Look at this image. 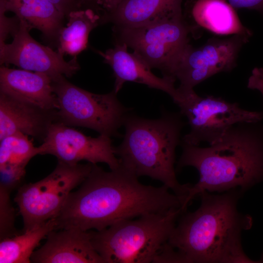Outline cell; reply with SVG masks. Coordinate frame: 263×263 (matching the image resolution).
<instances>
[{"label":"cell","instance_id":"cell-22","mask_svg":"<svg viewBox=\"0 0 263 263\" xmlns=\"http://www.w3.org/2000/svg\"><path fill=\"white\" fill-rule=\"evenodd\" d=\"M28 135L16 133L0 140V166L13 164L26 166L35 156L39 154Z\"/></svg>","mask_w":263,"mask_h":263},{"label":"cell","instance_id":"cell-7","mask_svg":"<svg viewBox=\"0 0 263 263\" xmlns=\"http://www.w3.org/2000/svg\"><path fill=\"white\" fill-rule=\"evenodd\" d=\"M93 165L58 162L54 170L43 179L19 187L14 201L22 217V232L55 218L72 190L88 176Z\"/></svg>","mask_w":263,"mask_h":263},{"label":"cell","instance_id":"cell-28","mask_svg":"<svg viewBox=\"0 0 263 263\" xmlns=\"http://www.w3.org/2000/svg\"><path fill=\"white\" fill-rule=\"evenodd\" d=\"M59 11V12L63 15H68V14L72 11L75 10L73 9L74 5L75 4V0H48Z\"/></svg>","mask_w":263,"mask_h":263},{"label":"cell","instance_id":"cell-18","mask_svg":"<svg viewBox=\"0 0 263 263\" xmlns=\"http://www.w3.org/2000/svg\"><path fill=\"white\" fill-rule=\"evenodd\" d=\"M184 0H123L111 15L114 26L136 27L182 16Z\"/></svg>","mask_w":263,"mask_h":263},{"label":"cell","instance_id":"cell-2","mask_svg":"<svg viewBox=\"0 0 263 263\" xmlns=\"http://www.w3.org/2000/svg\"><path fill=\"white\" fill-rule=\"evenodd\" d=\"M242 122L231 127L206 147L181 143L177 169L195 168L198 182L190 186L183 206L204 192L245 189L263 180V126Z\"/></svg>","mask_w":263,"mask_h":263},{"label":"cell","instance_id":"cell-8","mask_svg":"<svg viewBox=\"0 0 263 263\" xmlns=\"http://www.w3.org/2000/svg\"><path fill=\"white\" fill-rule=\"evenodd\" d=\"M175 103L190 127L181 143L190 145L199 146L202 142L211 144L236 123L263 119V112L245 110L222 97L201 96L194 90L179 94Z\"/></svg>","mask_w":263,"mask_h":263},{"label":"cell","instance_id":"cell-3","mask_svg":"<svg viewBox=\"0 0 263 263\" xmlns=\"http://www.w3.org/2000/svg\"><path fill=\"white\" fill-rule=\"evenodd\" d=\"M200 195V207L180 220L167 243L176 263L253 262L241 242V231L251 220L238 212L237 194Z\"/></svg>","mask_w":263,"mask_h":263},{"label":"cell","instance_id":"cell-29","mask_svg":"<svg viewBox=\"0 0 263 263\" xmlns=\"http://www.w3.org/2000/svg\"><path fill=\"white\" fill-rule=\"evenodd\" d=\"M99 6L112 14L117 8L123 0H94Z\"/></svg>","mask_w":263,"mask_h":263},{"label":"cell","instance_id":"cell-9","mask_svg":"<svg viewBox=\"0 0 263 263\" xmlns=\"http://www.w3.org/2000/svg\"><path fill=\"white\" fill-rule=\"evenodd\" d=\"M118 42L125 43L151 69L166 76L177 57L189 44L191 31L183 15L170 19L136 27L114 26Z\"/></svg>","mask_w":263,"mask_h":263},{"label":"cell","instance_id":"cell-27","mask_svg":"<svg viewBox=\"0 0 263 263\" xmlns=\"http://www.w3.org/2000/svg\"><path fill=\"white\" fill-rule=\"evenodd\" d=\"M247 86L250 89L259 91L263 98V71L253 73L248 78Z\"/></svg>","mask_w":263,"mask_h":263},{"label":"cell","instance_id":"cell-23","mask_svg":"<svg viewBox=\"0 0 263 263\" xmlns=\"http://www.w3.org/2000/svg\"><path fill=\"white\" fill-rule=\"evenodd\" d=\"M10 192L0 188V240L16 234L14 210L10 202Z\"/></svg>","mask_w":263,"mask_h":263},{"label":"cell","instance_id":"cell-5","mask_svg":"<svg viewBox=\"0 0 263 263\" xmlns=\"http://www.w3.org/2000/svg\"><path fill=\"white\" fill-rule=\"evenodd\" d=\"M182 208L151 213L92 231V244L104 263H155Z\"/></svg>","mask_w":263,"mask_h":263},{"label":"cell","instance_id":"cell-17","mask_svg":"<svg viewBox=\"0 0 263 263\" xmlns=\"http://www.w3.org/2000/svg\"><path fill=\"white\" fill-rule=\"evenodd\" d=\"M185 7L183 18L192 35L203 27L218 35L252 36L226 0H186Z\"/></svg>","mask_w":263,"mask_h":263},{"label":"cell","instance_id":"cell-12","mask_svg":"<svg viewBox=\"0 0 263 263\" xmlns=\"http://www.w3.org/2000/svg\"><path fill=\"white\" fill-rule=\"evenodd\" d=\"M19 20L12 42L0 44L1 65L13 64L23 70L44 73L52 80L62 75L71 77L79 70L76 56L66 61L57 51L34 39L26 23L22 19Z\"/></svg>","mask_w":263,"mask_h":263},{"label":"cell","instance_id":"cell-1","mask_svg":"<svg viewBox=\"0 0 263 263\" xmlns=\"http://www.w3.org/2000/svg\"><path fill=\"white\" fill-rule=\"evenodd\" d=\"M75 191L72 192L55 217L56 230L100 231L122 221L182 208L184 198L163 185L139 182L121 166L106 171L96 164ZM183 210V209H182Z\"/></svg>","mask_w":263,"mask_h":263},{"label":"cell","instance_id":"cell-11","mask_svg":"<svg viewBox=\"0 0 263 263\" xmlns=\"http://www.w3.org/2000/svg\"><path fill=\"white\" fill-rule=\"evenodd\" d=\"M42 141L38 146L39 154L54 155L58 162L69 165L81 161L93 164L104 163L111 170L120 166L111 137L107 135L92 137L55 121L48 128Z\"/></svg>","mask_w":263,"mask_h":263},{"label":"cell","instance_id":"cell-19","mask_svg":"<svg viewBox=\"0 0 263 263\" xmlns=\"http://www.w3.org/2000/svg\"><path fill=\"white\" fill-rule=\"evenodd\" d=\"M0 9L14 12L29 29H36L46 38L58 37L64 16L48 0H0Z\"/></svg>","mask_w":263,"mask_h":263},{"label":"cell","instance_id":"cell-16","mask_svg":"<svg viewBox=\"0 0 263 263\" xmlns=\"http://www.w3.org/2000/svg\"><path fill=\"white\" fill-rule=\"evenodd\" d=\"M56 110L48 111L0 93V140L16 133L41 139L57 121Z\"/></svg>","mask_w":263,"mask_h":263},{"label":"cell","instance_id":"cell-21","mask_svg":"<svg viewBox=\"0 0 263 263\" xmlns=\"http://www.w3.org/2000/svg\"><path fill=\"white\" fill-rule=\"evenodd\" d=\"M55 218L30 230L0 240V263H30L35 249L56 229Z\"/></svg>","mask_w":263,"mask_h":263},{"label":"cell","instance_id":"cell-25","mask_svg":"<svg viewBox=\"0 0 263 263\" xmlns=\"http://www.w3.org/2000/svg\"><path fill=\"white\" fill-rule=\"evenodd\" d=\"M5 13L3 10L0 9V44L5 42V40L10 34L14 35L18 30L19 23L17 17L16 19L7 17Z\"/></svg>","mask_w":263,"mask_h":263},{"label":"cell","instance_id":"cell-15","mask_svg":"<svg viewBox=\"0 0 263 263\" xmlns=\"http://www.w3.org/2000/svg\"><path fill=\"white\" fill-rule=\"evenodd\" d=\"M52 81L44 73L3 65L0 68V93L48 111L58 107Z\"/></svg>","mask_w":263,"mask_h":263},{"label":"cell","instance_id":"cell-24","mask_svg":"<svg viewBox=\"0 0 263 263\" xmlns=\"http://www.w3.org/2000/svg\"><path fill=\"white\" fill-rule=\"evenodd\" d=\"M25 168L13 164L0 166V188L11 192L18 188L25 175Z\"/></svg>","mask_w":263,"mask_h":263},{"label":"cell","instance_id":"cell-20","mask_svg":"<svg viewBox=\"0 0 263 263\" xmlns=\"http://www.w3.org/2000/svg\"><path fill=\"white\" fill-rule=\"evenodd\" d=\"M67 17L66 26L59 32L57 51L63 56H75L87 48L89 35L98 25L100 17L90 9L73 10Z\"/></svg>","mask_w":263,"mask_h":263},{"label":"cell","instance_id":"cell-6","mask_svg":"<svg viewBox=\"0 0 263 263\" xmlns=\"http://www.w3.org/2000/svg\"><path fill=\"white\" fill-rule=\"evenodd\" d=\"M62 75L52 79L58 103L57 121L69 126L89 128L110 137L119 136L129 109L117 98L113 90L96 94L71 83Z\"/></svg>","mask_w":263,"mask_h":263},{"label":"cell","instance_id":"cell-14","mask_svg":"<svg viewBox=\"0 0 263 263\" xmlns=\"http://www.w3.org/2000/svg\"><path fill=\"white\" fill-rule=\"evenodd\" d=\"M127 45L116 42L113 48L104 52L98 51L104 63L111 67L115 82L114 91L117 94L126 82H133L147 85L167 93L174 102L178 98L175 79L167 76L159 77L151 68L134 52L128 51Z\"/></svg>","mask_w":263,"mask_h":263},{"label":"cell","instance_id":"cell-26","mask_svg":"<svg viewBox=\"0 0 263 263\" xmlns=\"http://www.w3.org/2000/svg\"><path fill=\"white\" fill-rule=\"evenodd\" d=\"M235 8L255 10L263 14V0H226Z\"/></svg>","mask_w":263,"mask_h":263},{"label":"cell","instance_id":"cell-10","mask_svg":"<svg viewBox=\"0 0 263 263\" xmlns=\"http://www.w3.org/2000/svg\"><path fill=\"white\" fill-rule=\"evenodd\" d=\"M250 37L236 34L225 38H211L199 47L188 44L166 76L179 81L178 93L193 90L195 86L213 75L233 70L242 47Z\"/></svg>","mask_w":263,"mask_h":263},{"label":"cell","instance_id":"cell-4","mask_svg":"<svg viewBox=\"0 0 263 263\" xmlns=\"http://www.w3.org/2000/svg\"><path fill=\"white\" fill-rule=\"evenodd\" d=\"M182 116L165 112L158 119H148L128 114L123 140L115 147V154L120 165L137 177L158 180L186 198L191 185L179 184L174 169L175 150L185 125Z\"/></svg>","mask_w":263,"mask_h":263},{"label":"cell","instance_id":"cell-13","mask_svg":"<svg viewBox=\"0 0 263 263\" xmlns=\"http://www.w3.org/2000/svg\"><path fill=\"white\" fill-rule=\"evenodd\" d=\"M45 243L35 251L31 258L35 263H104L94 249L90 230L77 228L54 230Z\"/></svg>","mask_w":263,"mask_h":263}]
</instances>
